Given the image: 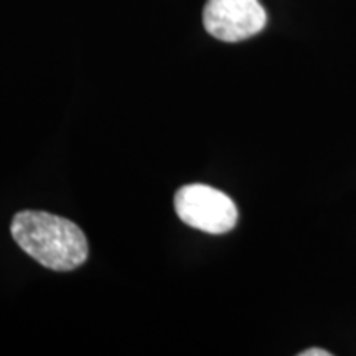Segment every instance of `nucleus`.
Returning a JSON list of instances; mask_svg holds the SVG:
<instances>
[{
	"mask_svg": "<svg viewBox=\"0 0 356 356\" xmlns=\"http://www.w3.org/2000/svg\"><path fill=\"white\" fill-rule=\"evenodd\" d=\"M12 236L22 251L51 270H73L88 259V239L78 225L47 211L13 216Z\"/></svg>",
	"mask_w": 356,
	"mask_h": 356,
	"instance_id": "obj_1",
	"label": "nucleus"
},
{
	"mask_svg": "<svg viewBox=\"0 0 356 356\" xmlns=\"http://www.w3.org/2000/svg\"><path fill=\"white\" fill-rule=\"evenodd\" d=\"M300 356H332L330 351L320 350V348H310L307 351H302Z\"/></svg>",
	"mask_w": 356,
	"mask_h": 356,
	"instance_id": "obj_4",
	"label": "nucleus"
},
{
	"mask_svg": "<svg viewBox=\"0 0 356 356\" xmlns=\"http://www.w3.org/2000/svg\"><path fill=\"white\" fill-rule=\"evenodd\" d=\"M266 24L267 15L259 0H208L203 8L204 30L226 43L254 37Z\"/></svg>",
	"mask_w": 356,
	"mask_h": 356,
	"instance_id": "obj_3",
	"label": "nucleus"
},
{
	"mask_svg": "<svg viewBox=\"0 0 356 356\" xmlns=\"http://www.w3.org/2000/svg\"><path fill=\"white\" fill-rule=\"evenodd\" d=\"M178 218L208 234H225L238 222V208L233 200L210 185H185L175 195Z\"/></svg>",
	"mask_w": 356,
	"mask_h": 356,
	"instance_id": "obj_2",
	"label": "nucleus"
}]
</instances>
